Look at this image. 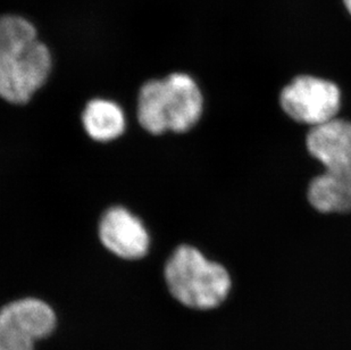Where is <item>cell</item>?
Listing matches in <instances>:
<instances>
[{"mask_svg": "<svg viewBox=\"0 0 351 350\" xmlns=\"http://www.w3.org/2000/svg\"><path fill=\"white\" fill-rule=\"evenodd\" d=\"M53 67L49 49L30 21L17 15L0 17V97L27 104L46 83Z\"/></svg>", "mask_w": 351, "mask_h": 350, "instance_id": "1", "label": "cell"}, {"mask_svg": "<svg viewBox=\"0 0 351 350\" xmlns=\"http://www.w3.org/2000/svg\"><path fill=\"white\" fill-rule=\"evenodd\" d=\"M306 142L325 167L309 185V202L322 213L351 211V123L335 119L315 126Z\"/></svg>", "mask_w": 351, "mask_h": 350, "instance_id": "2", "label": "cell"}, {"mask_svg": "<svg viewBox=\"0 0 351 350\" xmlns=\"http://www.w3.org/2000/svg\"><path fill=\"white\" fill-rule=\"evenodd\" d=\"M202 93L191 76L173 73L165 79L145 83L138 97V119L152 135L182 133L198 123L202 113Z\"/></svg>", "mask_w": 351, "mask_h": 350, "instance_id": "3", "label": "cell"}, {"mask_svg": "<svg viewBox=\"0 0 351 350\" xmlns=\"http://www.w3.org/2000/svg\"><path fill=\"white\" fill-rule=\"evenodd\" d=\"M165 281L176 301L200 311L221 306L232 285L222 265L208 261L191 246L176 248L166 263Z\"/></svg>", "mask_w": 351, "mask_h": 350, "instance_id": "4", "label": "cell"}, {"mask_svg": "<svg viewBox=\"0 0 351 350\" xmlns=\"http://www.w3.org/2000/svg\"><path fill=\"white\" fill-rule=\"evenodd\" d=\"M281 106L291 119L315 126L335 119L341 93L335 83L317 76H297L282 90Z\"/></svg>", "mask_w": 351, "mask_h": 350, "instance_id": "5", "label": "cell"}, {"mask_svg": "<svg viewBox=\"0 0 351 350\" xmlns=\"http://www.w3.org/2000/svg\"><path fill=\"white\" fill-rule=\"evenodd\" d=\"M53 308L37 298H24L0 310V350H34L56 327Z\"/></svg>", "mask_w": 351, "mask_h": 350, "instance_id": "6", "label": "cell"}, {"mask_svg": "<svg viewBox=\"0 0 351 350\" xmlns=\"http://www.w3.org/2000/svg\"><path fill=\"white\" fill-rule=\"evenodd\" d=\"M99 238L108 250L124 259H139L149 250V235L143 222L119 206L105 211L100 220Z\"/></svg>", "mask_w": 351, "mask_h": 350, "instance_id": "7", "label": "cell"}, {"mask_svg": "<svg viewBox=\"0 0 351 350\" xmlns=\"http://www.w3.org/2000/svg\"><path fill=\"white\" fill-rule=\"evenodd\" d=\"M82 123L86 133L100 142L117 139L125 131V115L114 102L93 100L83 110Z\"/></svg>", "mask_w": 351, "mask_h": 350, "instance_id": "8", "label": "cell"}, {"mask_svg": "<svg viewBox=\"0 0 351 350\" xmlns=\"http://www.w3.org/2000/svg\"><path fill=\"white\" fill-rule=\"evenodd\" d=\"M342 3H343V6H345L347 13L351 16V0H342Z\"/></svg>", "mask_w": 351, "mask_h": 350, "instance_id": "9", "label": "cell"}]
</instances>
